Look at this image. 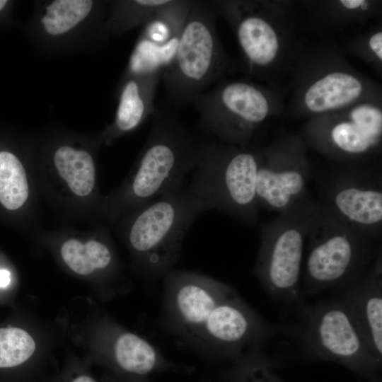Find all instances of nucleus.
<instances>
[{
  "mask_svg": "<svg viewBox=\"0 0 382 382\" xmlns=\"http://www.w3.org/2000/svg\"><path fill=\"white\" fill-rule=\"evenodd\" d=\"M218 16L214 1H192L175 56L161 77L174 106L194 102L232 70L217 33Z\"/></svg>",
  "mask_w": 382,
  "mask_h": 382,
  "instance_id": "1",
  "label": "nucleus"
},
{
  "mask_svg": "<svg viewBox=\"0 0 382 382\" xmlns=\"http://www.w3.org/2000/svg\"><path fill=\"white\" fill-rule=\"evenodd\" d=\"M305 289L315 293L342 286L381 255V240L343 221L317 199L306 241Z\"/></svg>",
  "mask_w": 382,
  "mask_h": 382,
  "instance_id": "2",
  "label": "nucleus"
},
{
  "mask_svg": "<svg viewBox=\"0 0 382 382\" xmlns=\"http://www.w3.org/2000/svg\"><path fill=\"white\" fill-rule=\"evenodd\" d=\"M207 141L173 113L156 110L130 183L132 202L142 206L183 186L199 162Z\"/></svg>",
  "mask_w": 382,
  "mask_h": 382,
  "instance_id": "3",
  "label": "nucleus"
},
{
  "mask_svg": "<svg viewBox=\"0 0 382 382\" xmlns=\"http://www.w3.org/2000/svg\"><path fill=\"white\" fill-rule=\"evenodd\" d=\"M257 164L258 148L207 139L188 187L210 209L253 226L260 209L255 189Z\"/></svg>",
  "mask_w": 382,
  "mask_h": 382,
  "instance_id": "4",
  "label": "nucleus"
},
{
  "mask_svg": "<svg viewBox=\"0 0 382 382\" xmlns=\"http://www.w3.org/2000/svg\"><path fill=\"white\" fill-rule=\"evenodd\" d=\"M141 207L128 241L150 277H164L173 270L192 224L210 207L185 185Z\"/></svg>",
  "mask_w": 382,
  "mask_h": 382,
  "instance_id": "5",
  "label": "nucleus"
},
{
  "mask_svg": "<svg viewBox=\"0 0 382 382\" xmlns=\"http://www.w3.org/2000/svg\"><path fill=\"white\" fill-rule=\"evenodd\" d=\"M317 199L311 197L262 225L254 273L272 298L299 300L302 262Z\"/></svg>",
  "mask_w": 382,
  "mask_h": 382,
  "instance_id": "6",
  "label": "nucleus"
},
{
  "mask_svg": "<svg viewBox=\"0 0 382 382\" xmlns=\"http://www.w3.org/2000/svg\"><path fill=\"white\" fill-rule=\"evenodd\" d=\"M219 16L228 23L248 72L266 78L270 71L296 65L301 52L291 42L289 20L279 4L256 1H214Z\"/></svg>",
  "mask_w": 382,
  "mask_h": 382,
  "instance_id": "7",
  "label": "nucleus"
},
{
  "mask_svg": "<svg viewBox=\"0 0 382 382\" xmlns=\"http://www.w3.org/2000/svg\"><path fill=\"white\" fill-rule=\"evenodd\" d=\"M194 104L200 127L227 144L246 147L280 103L270 90L249 81H222L199 96Z\"/></svg>",
  "mask_w": 382,
  "mask_h": 382,
  "instance_id": "8",
  "label": "nucleus"
},
{
  "mask_svg": "<svg viewBox=\"0 0 382 382\" xmlns=\"http://www.w3.org/2000/svg\"><path fill=\"white\" fill-rule=\"evenodd\" d=\"M300 134L307 149L332 163L379 161L382 143L379 100L359 102L340 111L311 118Z\"/></svg>",
  "mask_w": 382,
  "mask_h": 382,
  "instance_id": "9",
  "label": "nucleus"
},
{
  "mask_svg": "<svg viewBox=\"0 0 382 382\" xmlns=\"http://www.w3.org/2000/svg\"><path fill=\"white\" fill-rule=\"evenodd\" d=\"M294 69L297 76L294 106L301 117L310 120L359 102L378 100L375 86L336 53L313 57L301 54Z\"/></svg>",
  "mask_w": 382,
  "mask_h": 382,
  "instance_id": "10",
  "label": "nucleus"
},
{
  "mask_svg": "<svg viewBox=\"0 0 382 382\" xmlns=\"http://www.w3.org/2000/svg\"><path fill=\"white\" fill-rule=\"evenodd\" d=\"M315 173L322 204L369 236L382 237V168L381 161L337 163Z\"/></svg>",
  "mask_w": 382,
  "mask_h": 382,
  "instance_id": "11",
  "label": "nucleus"
},
{
  "mask_svg": "<svg viewBox=\"0 0 382 382\" xmlns=\"http://www.w3.org/2000/svg\"><path fill=\"white\" fill-rule=\"evenodd\" d=\"M300 134H283L258 148L256 195L260 207L282 214L310 197L312 166Z\"/></svg>",
  "mask_w": 382,
  "mask_h": 382,
  "instance_id": "12",
  "label": "nucleus"
},
{
  "mask_svg": "<svg viewBox=\"0 0 382 382\" xmlns=\"http://www.w3.org/2000/svg\"><path fill=\"white\" fill-rule=\"evenodd\" d=\"M301 332L305 351L349 364L379 361L368 349L340 299L320 301L304 314Z\"/></svg>",
  "mask_w": 382,
  "mask_h": 382,
  "instance_id": "13",
  "label": "nucleus"
},
{
  "mask_svg": "<svg viewBox=\"0 0 382 382\" xmlns=\"http://www.w3.org/2000/svg\"><path fill=\"white\" fill-rule=\"evenodd\" d=\"M340 300L347 309L364 342L381 361L382 357V259L380 255L364 272L340 286Z\"/></svg>",
  "mask_w": 382,
  "mask_h": 382,
  "instance_id": "14",
  "label": "nucleus"
},
{
  "mask_svg": "<svg viewBox=\"0 0 382 382\" xmlns=\"http://www.w3.org/2000/svg\"><path fill=\"white\" fill-rule=\"evenodd\" d=\"M192 4L189 0H170L146 23L134 50L141 68L163 72L171 63Z\"/></svg>",
  "mask_w": 382,
  "mask_h": 382,
  "instance_id": "15",
  "label": "nucleus"
},
{
  "mask_svg": "<svg viewBox=\"0 0 382 382\" xmlns=\"http://www.w3.org/2000/svg\"><path fill=\"white\" fill-rule=\"evenodd\" d=\"M121 92L115 127L120 132H128L138 127L156 108L154 100L162 77L159 71L134 74Z\"/></svg>",
  "mask_w": 382,
  "mask_h": 382,
  "instance_id": "16",
  "label": "nucleus"
},
{
  "mask_svg": "<svg viewBox=\"0 0 382 382\" xmlns=\"http://www.w3.org/2000/svg\"><path fill=\"white\" fill-rule=\"evenodd\" d=\"M113 360L122 371L138 377L173 367L151 343L131 332L116 337Z\"/></svg>",
  "mask_w": 382,
  "mask_h": 382,
  "instance_id": "17",
  "label": "nucleus"
},
{
  "mask_svg": "<svg viewBox=\"0 0 382 382\" xmlns=\"http://www.w3.org/2000/svg\"><path fill=\"white\" fill-rule=\"evenodd\" d=\"M54 161L59 174L74 194L86 196L91 192L95 183V166L88 152L64 146L55 152Z\"/></svg>",
  "mask_w": 382,
  "mask_h": 382,
  "instance_id": "18",
  "label": "nucleus"
},
{
  "mask_svg": "<svg viewBox=\"0 0 382 382\" xmlns=\"http://www.w3.org/2000/svg\"><path fill=\"white\" fill-rule=\"evenodd\" d=\"M61 255L66 264L75 272L86 275L96 269L110 265L112 254L104 243L91 240L83 244L76 239L64 243Z\"/></svg>",
  "mask_w": 382,
  "mask_h": 382,
  "instance_id": "19",
  "label": "nucleus"
},
{
  "mask_svg": "<svg viewBox=\"0 0 382 382\" xmlns=\"http://www.w3.org/2000/svg\"><path fill=\"white\" fill-rule=\"evenodd\" d=\"M28 184L22 163L13 154L0 152V202L9 210L20 208L27 200Z\"/></svg>",
  "mask_w": 382,
  "mask_h": 382,
  "instance_id": "20",
  "label": "nucleus"
},
{
  "mask_svg": "<svg viewBox=\"0 0 382 382\" xmlns=\"http://www.w3.org/2000/svg\"><path fill=\"white\" fill-rule=\"evenodd\" d=\"M90 0H57L47 7L42 22L50 35L62 34L74 28L90 13Z\"/></svg>",
  "mask_w": 382,
  "mask_h": 382,
  "instance_id": "21",
  "label": "nucleus"
},
{
  "mask_svg": "<svg viewBox=\"0 0 382 382\" xmlns=\"http://www.w3.org/2000/svg\"><path fill=\"white\" fill-rule=\"evenodd\" d=\"M35 348L33 339L23 330L0 328V369L20 366L32 356Z\"/></svg>",
  "mask_w": 382,
  "mask_h": 382,
  "instance_id": "22",
  "label": "nucleus"
},
{
  "mask_svg": "<svg viewBox=\"0 0 382 382\" xmlns=\"http://www.w3.org/2000/svg\"><path fill=\"white\" fill-rule=\"evenodd\" d=\"M360 54L369 62L381 66L382 64V31L377 29L362 39L359 45Z\"/></svg>",
  "mask_w": 382,
  "mask_h": 382,
  "instance_id": "23",
  "label": "nucleus"
},
{
  "mask_svg": "<svg viewBox=\"0 0 382 382\" xmlns=\"http://www.w3.org/2000/svg\"><path fill=\"white\" fill-rule=\"evenodd\" d=\"M11 281L10 272L6 270H0V287L7 286Z\"/></svg>",
  "mask_w": 382,
  "mask_h": 382,
  "instance_id": "24",
  "label": "nucleus"
},
{
  "mask_svg": "<svg viewBox=\"0 0 382 382\" xmlns=\"http://www.w3.org/2000/svg\"><path fill=\"white\" fill-rule=\"evenodd\" d=\"M69 382H96L94 378L86 374H79L71 378Z\"/></svg>",
  "mask_w": 382,
  "mask_h": 382,
  "instance_id": "25",
  "label": "nucleus"
},
{
  "mask_svg": "<svg viewBox=\"0 0 382 382\" xmlns=\"http://www.w3.org/2000/svg\"><path fill=\"white\" fill-rule=\"evenodd\" d=\"M6 1L4 0H0V11L4 7V6L6 4Z\"/></svg>",
  "mask_w": 382,
  "mask_h": 382,
  "instance_id": "26",
  "label": "nucleus"
},
{
  "mask_svg": "<svg viewBox=\"0 0 382 382\" xmlns=\"http://www.w3.org/2000/svg\"><path fill=\"white\" fill-rule=\"evenodd\" d=\"M132 382H141V381H132Z\"/></svg>",
  "mask_w": 382,
  "mask_h": 382,
  "instance_id": "27",
  "label": "nucleus"
}]
</instances>
